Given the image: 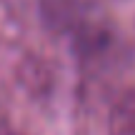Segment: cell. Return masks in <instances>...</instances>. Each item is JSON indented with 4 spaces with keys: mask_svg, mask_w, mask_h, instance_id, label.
I'll list each match as a JSON object with an SVG mask.
<instances>
[{
    "mask_svg": "<svg viewBox=\"0 0 135 135\" xmlns=\"http://www.w3.org/2000/svg\"><path fill=\"white\" fill-rule=\"evenodd\" d=\"M43 18L55 33L70 38L80 58H98L110 48V25L90 0H43Z\"/></svg>",
    "mask_w": 135,
    "mask_h": 135,
    "instance_id": "1",
    "label": "cell"
},
{
    "mask_svg": "<svg viewBox=\"0 0 135 135\" xmlns=\"http://www.w3.org/2000/svg\"><path fill=\"white\" fill-rule=\"evenodd\" d=\"M108 135H135V88H130L115 103L110 113Z\"/></svg>",
    "mask_w": 135,
    "mask_h": 135,
    "instance_id": "2",
    "label": "cell"
},
{
    "mask_svg": "<svg viewBox=\"0 0 135 135\" xmlns=\"http://www.w3.org/2000/svg\"><path fill=\"white\" fill-rule=\"evenodd\" d=\"M0 135H23V133H18L15 128H10L8 123H3V120H0Z\"/></svg>",
    "mask_w": 135,
    "mask_h": 135,
    "instance_id": "3",
    "label": "cell"
}]
</instances>
